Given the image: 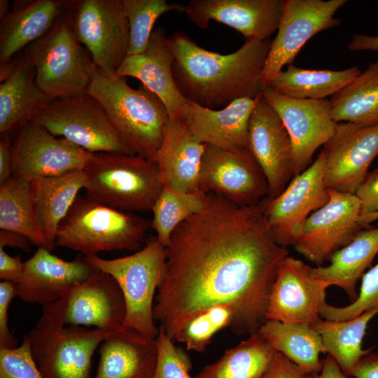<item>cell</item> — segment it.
<instances>
[{
  "mask_svg": "<svg viewBox=\"0 0 378 378\" xmlns=\"http://www.w3.org/2000/svg\"><path fill=\"white\" fill-rule=\"evenodd\" d=\"M259 203L239 206L207 193L203 208L173 232L153 307L173 341L192 316L218 304L235 307L231 328L237 335L258 332L267 321L269 295L289 251L274 240Z\"/></svg>",
  "mask_w": 378,
  "mask_h": 378,
  "instance_id": "6da1fadb",
  "label": "cell"
},
{
  "mask_svg": "<svg viewBox=\"0 0 378 378\" xmlns=\"http://www.w3.org/2000/svg\"><path fill=\"white\" fill-rule=\"evenodd\" d=\"M272 40L246 39L226 55L209 51L183 31L168 36L174 56L176 85L189 102L219 109L241 98L256 99L263 87L262 72Z\"/></svg>",
  "mask_w": 378,
  "mask_h": 378,
  "instance_id": "7a4b0ae2",
  "label": "cell"
},
{
  "mask_svg": "<svg viewBox=\"0 0 378 378\" xmlns=\"http://www.w3.org/2000/svg\"><path fill=\"white\" fill-rule=\"evenodd\" d=\"M87 93L100 102L128 147L136 155L155 162L170 120L162 100L142 84L134 89L125 77L97 66Z\"/></svg>",
  "mask_w": 378,
  "mask_h": 378,
  "instance_id": "3957f363",
  "label": "cell"
},
{
  "mask_svg": "<svg viewBox=\"0 0 378 378\" xmlns=\"http://www.w3.org/2000/svg\"><path fill=\"white\" fill-rule=\"evenodd\" d=\"M150 227L144 218L79 195L58 225L55 244L88 257L104 251L136 252Z\"/></svg>",
  "mask_w": 378,
  "mask_h": 378,
  "instance_id": "277c9868",
  "label": "cell"
},
{
  "mask_svg": "<svg viewBox=\"0 0 378 378\" xmlns=\"http://www.w3.org/2000/svg\"><path fill=\"white\" fill-rule=\"evenodd\" d=\"M115 331L65 326L59 300L43 306L41 318L24 336L43 378H92L93 354Z\"/></svg>",
  "mask_w": 378,
  "mask_h": 378,
  "instance_id": "5b68a950",
  "label": "cell"
},
{
  "mask_svg": "<svg viewBox=\"0 0 378 378\" xmlns=\"http://www.w3.org/2000/svg\"><path fill=\"white\" fill-rule=\"evenodd\" d=\"M66 12L43 36L26 47L22 55L38 88L52 100L87 93L96 67Z\"/></svg>",
  "mask_w": 378,
  "mask_h": 378,
  "instance_id": "8992f818",
  "label": "cell"
},
{
  "mask_svg": "<svg viewBox=\"0 0 378 378\" xmlns=\"http://www.w3.org/2000/svg\"><path fill=\"white\" fill-rule=\"evenodd\" d=\"M84 172L88 197L127 212L151 211L163 187L157 163L136 154L94 153Z\"/></svg>",
  "mask_w": 378,
  "mask_h": 378,
  "instance_id": "52a82bcc",
  "label": "cell"
},
{
  "mask_svg": "<svg viewBox=\"0 0 378 378\" xmlns=\"http://www.w3.org/2000/svg\"><path fill=\"white\" fill-rule=\"evenodd\" d=\"M166 256V248L156 237L147 239L140 250L124 257L87 256L95 269L110 274L118 284L126 309L123 326L150 339H156L159 334L153 307Z\"/></svg>",
  "mask_w": 378,
  "mask_h": 378,
  "instance_id": "ba28073f",
  "label": "cell"
},
{
  "mask_svg": "<svg viewBox=\"0 0 378 378\" xmlns=\"http://www.w3.org/2000/svg\"><path fill=\"white\" fill-rule=\"evenodd\" d=\"M29 120L90 153L135 154L118 134L100 102L88 93L53 100Z\"/></svg>",
  "mask_w": 378,
  "mask_h": 378,
  "instance_id": "9c48e42d",
  "label": "cell"
},
{
  "mask_svg": "<svg viewBox=\"0 0 378 378\" xmlns=\"http://www.w3.org/2000/svg\"><path fill=\"white\" fill-rule=\"evenodd\" d=\"M66 13L95 66L115 73L127 56L130 41L122 0H74Z\"/></svg>",
  "mask_w": 378,
  "mask_h": 378,
  "instance_id": "30bf717a",
  "label": "cell"
},
{
  "mask_svg": "<svg viewBox=\"0 0 378 378\" xmlns=\"http://www.w3.org/2000/svg\"><path fill=\"white\" fill-rule=\"evenodd\" d=\"M323 150L304 172L294 176L284 191L274 198H265L260 206L276 242L294 246L307 218L330 199L324 183Z\"/></svg>",
  "mask_w": 378,
  "mask_h": 378,
  "instance_id": "8fae6325",
  "label": "cell"
},
{
  "mask_svg": "<svg viewBox=\"0 0 378 378\" xmlns=\"http://www.w3.org/2000/svg\"><path fill=\"white\" fill-rule=\"evenodd\" d=\"M346 0H284L277 34L272 40L262 72L269 85L286 65L293 64L304 45L318 33L339 26L335 17Z\"/></svg>",
  "mask_w": 378,
  "mask_h": 378,
  "instance_id": "7c38bea8",
  "label": "cell"
},
{
  "mask_svg": "<svg viewBox=\"0 0 378 378\" xmlns=\"http://www.w3.org/2000/svg\"><path fill=\"white\" fill-rule=\"evenodd\" d=\"M198 189L239 206L257 204L269 192L265 174L249 149L225 150L207 144Z\"/></svg>",
  "mask_w": 378,
  "mask_h": 378,
  "instance_id": "4fadbf2b",
  "label": "cell"
},
{
  "mask_svg": "<svg viewBox=\"0 0 378 378\" xmlns=\"http://www.w3.org/2000/svg\"><path fill=\"white\" fill-rule=\"evenodd\" d=\"M12 141L13 175L30 181L84 169L94 153L28 120Z\"/></svg>",
  "mask_w": 378,
  "mask_h": 378,
  "instance_id": "5bb4252c",
  "label": "cell"
},
{
  "mask_svg": "<svg viewBox=\"0 0 378 378\" xmlns=\"http://www.w3.org/2000/svg\"><path fill=\"white\" fill-rule=\"evenodd\" d=\"M328 191V202L307 218L294 245L298 253L316 266L329 261L365 228L359 223L360 202L356 195Z\"/></svg>",
  "mask_w": 378,
  "mask_h": 378,
  "instance_id": "9a60e30c",
  "label": "cell"
},
{
  "mask_svg": "<svg viewBox=\"0 0 378 378\" xmlns=\"http://www.w3.org/2000/svg\"><path fill=\"white\" fill-rule=\"evenodd\" d=\"M262 96L281 118L293 148L294 176L304 172L316 150L334 134L337 123L332 119L329 99H299L284 96L270 86Z\"/></svg>",
  "mask_w": 378,
  "mask_h": 378,
  "instance_id": "2e32d148",
  "label": "cell"
},
{
  "mask_svg": "<svg viewBox=\"0 0 378 378\" xmlns=\"http://www.w3.org/2000/svg\"><path fill=\"white\" fill-rule=\"evenodd\" d=\"M322 150L326 188L355 194L378 155V125L337 123L334 134Z\"/></svg>",
  "mask_w": 378,
  "mask_h": 378,
  "instance_id": "e0dca14e",
  "label": "cell"
},
{
  "mask_svg": "<svg viewBox=\"0 0 378 378\" xmlns=\"http://www.w3.org/2000/svg\"><path fill=\"white\" fill-rule=\"evenodd\" d=\"M311 267L289 255L282 260L269 295L267 320L312 324L320 319L330 286L314 278Z\"/></svg>",
  "mask_w": 378,
  "mask_h": 378,
  "instance_id": "ac0fdd59",
  "label": "cell"
},
{
  "mask_svg": "<svg viewBox=\"0 0 378 378\" xmlns=\"http://www.w3.org/2000/svg\"><path fill=\"white\" fill-rule=\"evenodd\" d=\"M248 149L266 177L267 197L278 196L294 177L293 148L281 118L262 94L249 120Z\"/></svg>",
  "mask_w": 378,
  "mask_h": 378,
  "instance_id": "d6986e66",
  "label": "cell"
},
{
  "mask_svg": "<svg viewBox=\"0 0 378 378\" xmlns=\"http://www.w3.org/2000/svg\"><path fill=\"white\" fill-rule=\"evenodd\" d=\"M65 326L116 330L124 327L126 309L122 291L108 274L95 270L60 300Z\"/></svg>",
  "mask_w": 378,
  "mask_h": 378,
  "instance_id": "ffe728a7",
  "label": "cell"
},
{
  "mask_svg": "<svg viewBox=\"0 0 378 378\" xmlns=\"http://www.w3.org/2000/svg\"><path fill=\"white\" fill-rule=\"evenodd\" d=\"M284 0H190L187 19L206 29L211 21L240 32L246 39H269L277 30Z\"/></svg>",
  "mask_w": 378,
  "mask_h": 378,
  "instance_id": "44dd1931",
  "label": "cell"
},
{
  "mask_svg": "<svg viewBox=\"0 0 378 378\" xmlns=\"http://www.w3.org/2000/svg\"><path fill=\"white\" fill-rule=\"evenodd\" d=\"M95 270L87 256L67 261L39 247L24 262L22 275L15 284L17 296L24 302L48 305L62 299Z\"/></svg>",
  "mask_w": 378,
  "mask_h": 378,
  "instance_id": "7402d4cb",
  "label": "cell"
},
{
  "mask_svg": "<svg viewBox=\"0 0 378 378\" xmlns=\"http://www.w3.org/2000/svg\"><path fill=\"white\" fill-rule=\"evenodd\" d=\"M256 99L241 98L219 109L186 101L180 120L200 142L225 150L248 149V124Z\"/></svg>",
  "mask_w": 378,
  "mask_h": 378,
  "instance_id": "603a6c76",
  "label": "cell"
},
{
  "mask_svg": "<svg viewBox=\"0 0 378 378\" xmlns=\"http://www.w3.org/2000/svg\"><path fill=\"white\" fill-rule=\"evenodd\" d=\"M166 31L158 27L151 34L148 44L139 54L127 55L115 74L139 80L165 105L170 119L180 120L186 99L179 92L172 74L174 56Z\"/></svg>",
  "mask_w": 378,
  "mask_h": 378,
  "instance_id": "cb8c5ba5",
  "label": "cell"
},
{
  "mask_svg": "<svg viewBox=\"0 0 378 378\" xmlns=\"http://www.w3.org/2000/svg\"><path fill=\"white\" fill-rule=\"evenodd\" d=\"M74 0H16L0 20V72L15 56L43 36L67 10Z\"/></svg>",
  "mask_w": 378,
  "mask_h": 378,
  "instance_id": "d4e9b609",
  "label": "cell"
},
{
  "mask_svg": "<svg viewBox=\"0 0 378 378\" xmlns=\"http://www.w3.org/2000/svg\"><path fill=\"white\" fill-rule=\"evenodd\" d=\"M99 346V361L92 378H153L158 359L156 339L124 326Z\"/></svg>",
  "mask_w": 378,
  "mask_h": 378,
  "instance_id": "484cf974",
  "label": "cell"
},
{
  "mask_svg": "<svg viewBox=\"0 0 378 378\" xmlns=\"http://www.w3.org/2000/svg\"><path fill=\"white\" fill-rule=\"evenodd\" d=\"M205 146L182 121L170 119L155 160L163 185L183 192L199 190Z\"/></svg>",
  "mask_w": 378,
  "mask_h": 378,
  "instance_id": "4316f807",
  "label": "cell"
},
{
  "mask_svg": "<svg viewBox=\"0 0 378 378\" xmlns=\"http://www.w3.org/2000/svg\"><path fill=\"white\" fill-rule=\"evenodd\" d=\"M0 134H10L52 99L36 85L23 56L0 73Z\"/></svg>",
  "mask_w": 378,
  "mask_h": 378,
  "instance_id": "83f0119b",
  "label": "cell"
},
{
  "mask_svg": "<svg viewBox=\"0 0 378 378\" xmlns=\"http://www.w3.org/2000/svg\"><path fill=\"white\" fill-rule=\"evenodd\" d=\"M378 253V226L363 228L353 240L335 252L327 266L311 267L312 275L330 286L342 288L353 302L356 284Z\"/></svg>",
  "mask_w": 378,
  "mask_h": 378,
  "instance_id": "f1b7e54d",
  "label": "cell"
},
{
  "mask_svg": "<svg viewBox=\"0 0 378 378\" xmlns=\"http://www.w3.org/2000/svg\"><path fill=\"white\" fill-rule=\"evenodd\" d=\"M37 214L49 242L55 247L58 225L85 185L84 169L30 181Z\"/></svg>",
  "mask_w": 378,
  "mask_h": 378,
  "instance_id": "f546056e",
  "label": "cell"
},
{
  "mask_svg": "<svg viewBox=\"0 0 378 378\" xmlns=\"http://www.w3.org/2000/svg\"><path fill=\"white\" fill-rule=\"evenodd\" d=\"M0 229L25 236L37 248H55L40 222L30 181L13 175L0 186Z\"/></svg>",
  "mask_w": 378,
  "mask_h": 378,
  "instance_id": "4dcf8cb0",
  "label": "cell"
},
{
  "mask_svg": "<svg viewBox=\"0 0 378 378\" xmlns=\"http://www.w3.org/2000/svg\"><path fill=\"white\" fill-rule=\"evenodd\" d=\"M258 332L308 374L321 370L320 354H325L322 337L311 324L267 320Z\"/></svg>",
  "mask_w": 378,
  "mask_h": 378,
  "instance_id": "1f68e13d",
  "label": "cell"
},
{
  "mask_svg": "<svg viewBox=\"0 0 378 378\" xmlns=\"http://www.w3.org/2000/svg\"><path fill=\"white\" fill-rule=\"evenodd\" d=\"M378 314V306L346 321L319 319L311 324L322 337L325 354L330 355L349 377L374 347L364 349L362 342L368 323Z\"/></svg>",
  "mask_w": 378,
  "mask_h": 378,
  "instance_id": "d6a6232c",
  "label": "cell"
},
{
  "mask_svg": "<svg viewBox=\"0 0 378 378\" xmlns=\"http://www.w3.org/2000/svg\"><path fill=\"white\" fill-rule=\"evenodd\" d=\"M360 72L358 66L342 70L308 69L291 64L278 73L268 86L290 98L322 100L338 92Z\"/></svg>",
  "mask_w": 378,
  "mask_h": 378,
  "instance_id": "836d02e7",
  "label": "cell"
},
{
  "mask_svg": "<svg viewBox=\"0 0 378 378\" xmlns=\"http://www.w3.org/2000/svg\"><path fill=\"white\" fill-rule=\"evenodd\" d=\"M331 115L365 127L378 125V59L329 99Z\"/></svg>",
  "mask_w": 378,
  "mask_h": 378,
  "instance_id": "e575fe53",
  "label": "cell"
},
{
  "mask_svg": "<svg viewBox=\"0 0 378 378\" xmlns=\"http://www.w3.org/2000/svg\"><path fill=\"white\" fill-rule=\"evenodd\" d=\"M277 351L258 332L206 365L195 378H263Z\"/></svg>",
  "mask_w": 378,
  "mask_h": 378,
  "instance_id": "d590c367",
  "label": "cell"
},
{
  "mask_svg": "<svg viewBox=\"0 0 378 378\" xmlns=\"http://www.w3.org/2000/svg\"><path fill=\"white\" fill-rule=\"evenodd\" d=\"M207 193L200 190L188 192L163 185L162 191L153 206L151 227L156 237L165 248L175 229L204 206Z\"/></svg>",
  "mask_w": 378,
  "mask_h": 378,
  "instance_id": "8d00e7d4",
  "label": "cell"
},
{
  "mask_svg": "<svg viewBox=\"0 0 378 378\" xmlns=\"http://www.w3.org/2000/svg\"><path fill=\"white\" fill-rule=\"evenodd\" d=\"M236 314L235 307L230 303L207 308L182 326L175 341L183 343L187 350L202 353L218 332L233 326Z\"/></svg>",
  "mask_w": 378,
  "mask_h": 378,
  "instance_id": "74e56055",
  "label": "cell"
},
{
  "mask_svg": "<svg viewBox=\"0 0 378 378\" xmlns=\"http://www.w3.org/2000/svg\"><path fill=\"white\" fill-rule=\"evenodd\" d=\"M130 30L127 55L146 48L156 20L170 11L185 12L186 6L167 0H122Z\"/></svg>",
  "mask_w": 378,
  "mask_h": 378,
  "instance_id": "f35d334b",
  "label": "cell"
},
{
  "mask_svg": "<svg viewBox=\"0 0 378 378\" xmlns=\"http://www.w3.org/2000/svg\"><path fill=\"white\" fill-rule=\"evenodd\" d=\"M377 306L378 262L363 275L360 290L355 301L344 307H335L326 301L320 316L329 321H346Z\"/></svg>",
  "mask_w": 378,
  "mask_h": 378,
  "instance_id": "ab89813d",
  "label": "cell"
},
{
  "mask_svg": "<svg viewBox=\"0 0 378 378\" xmlns=\"http://www.w3.org/2000/svg\"><path fill=\"white\" fill-rule=\"evenodd\" d=\"M156 340L158 359L153 378H195L190 374L192 365L189 355L160 328Z\"/></svg>",
  "mask_w": 378,
  "mask_h": 378,
  "instance_id": "60d3db41",
  "label": "cell"
},
{
  "mask_svg": "<svg viewBox=\"0 0 378 378\" xmlns=\"http://www.w3.org/2000/svg\"><path fill=\"white\" fill-rule=\"evenodd\" d=\"M0 378H43L24 335L19 346L0 347Z\"/></svg>",
  "mask_w": 378,
  "mask_h": 378,
  "instance_id": "b9f144b4",
  "label": "cell"
},
{
  "mask_svg": "<svg viewBox=\"0 0 378 378\" xmlns=\"http://www.w3.org/2000/svg\"><path fill=\"white\" fill-rule=\"evenodd\" d=\"M17 296L15 284L2 281L0 283V347L12 349L18 340L8 327V309L12 299Z\"/></svg>",
  "mask_w": 378,
  "mask_h": 378,
  "instance_id": "7bdbcfd3",
  "label": "cell"
},
{
  "mask_svg": "<svg viewBox=\"0 0 378 378\" xmlns=\"http://www.w3.org/2000/svg\"><path fill=\"white\" fill-rule=\"evenodd\" d=\"M360 202V216L378 214V167L368 172L355 193Z\"/></svg>",
  "mask_w": 378,
  "mask_h": 378,
  "instance_id": "ee69618b",
  "label": "cell"
},
{
  "mask_svg": "<svg viewBox=\"0 0 378 378\" xmlns=\"http://www.w3.org/2000/svg\"><path fill=\"white\" fill-rule=\"evenodd\" d=\"M309 374L282 354L277 352L263 378H308Z\"/></svg>",
  "mask_w": 378,
  "mask_h": 378,
  "instance_id": "f6af8a7d",
  "label": "cell"
},
{
  "mask_svg": "<svg viewBox=\"0 0 378 378\" xmlns=\"http://www.w3.org/2000/svg\"><path fill=\"white\" fill-rule=\"evenodd\" d=\"M24 262L20 255L10 256L0 246V278L17 284L23 273Z\"/></svg>",
  "mask_w": 378,
  "mask_h": 378,
  "instance_id": "bcb514c9",
  "label": "cell"
},
{
  "mask_svg": "<svg viewBox=\"0 0 378 378\" xmlns=\"http://www.w3.org/2000/svg\"><path fill=\"white\" fill-rule=\"evenodd\" d=\"M13 176L12 141L10 134L0 136V186L4 184Z\"/></svg>",
  "mask_w": 378,
  "mask_h": 378,
  "instance_id": "7dc6e473",
  "label": "cell"
},
{
  "mask_svg": "<svg viewBox=\"0 0 378 378\" xmlns=\"http://www.w3.org/2000/svg\"><path fill=\"white\" fill-rule=\"evenodd\" d=\"M354 378H378V353H370L363 357L353 370Z\"/></svg>",
  "mask_w": 378,
  "mask_h": 378,
  "instance_id": "c3c4849f",
  "label": "cell"
},
{
  "mask_svg": "<svg viewBox=\"0 0 378 378\" xmlns=\"http://www.w3.org/2000/svg\"><path fill=\"white\" fill-rule=\"evenodd\" d=\"M0 246L15 247L25 252H30V241L24 235L12 231L0 230Z\"/></svg>",
  "mask_w": 378,
  "mask_h": 378,
  "instance_id": "681fc988",
  "label": "cell"
},
{
  "mask_svg": "<svg viewBox=\"0 0 378 378\" xmlns=\"http://www.w3.org/2000/svg\"><path fill=\"white\" fill-rule=\"evenodd\" d=\"M350 51H378V36L355 34L348 44Z\"/></svg>",
  "mask_w": 378,
  "mask_h": 378,
  "instance_id": "f907efd6",
  "label": "cell"
},
{
  "mask_svg": "<svg viewBox=\"0 0 378 378\" xmlns=\"http://www.w3.org/2000/svg\"><path fill=\"white\" fill-rule=\"evenodd\" d=\"M308 378H350L341 370L336 361L328 354L323 360V367L319 372L309 374Z\"/></svg>",
  "mask_w": 378,
  "mask_h": 378,
  "instance_id": "816d5d0a",
  "label": "cell"
},
{
  "mask_svg": "<svg viewBox=\"0 0 378 378\" xmlns=\"http://www.w3.org/2000/svg\"><path fill=\"white\" fill-rule=\"evenodd\" d=\"M10 4L8 0H0V20H2L10 11Z\"/></svg>",
  "mask_w": 378,
  "mask_h": 378,
  "instance_id": "f5cc1de1",
  "label": "cell"
},
{
  "mask_svg": "<svg viewBox=\"0 0 378 378\" xmlns=\"http://www.w3.org/2000/svg\"><path fill=\"white\" fill-rule=\"evenodd\" d=\"M378 220V214H374L370 216L360 217L359 223L363 227H368L371 223Z\"/></svg>",
  "mask_w": 378,
  "mask_h": 378,
  "instance_id": "db71d44e",
  "label": "cell"
}]
</instances>
